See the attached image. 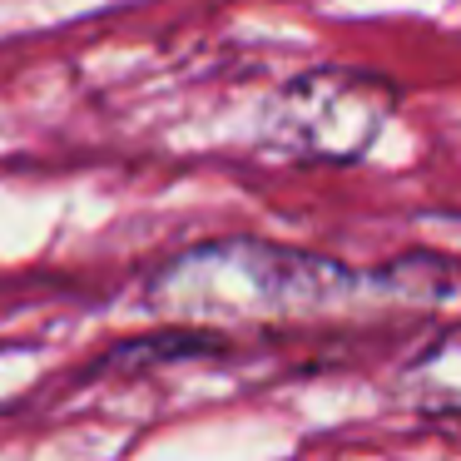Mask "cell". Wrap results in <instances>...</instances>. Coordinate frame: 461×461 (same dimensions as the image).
Listing matches in <instances>:
<instances>
[{"label": "cell", "instance_id": "cell-1", "mask_svg": "<svg viewBox=\"0 0 461 461\" xmlns=\"http://www.w3.org/2000/svg\"><path fill=\"white\" fill-rule=\"evenodd\" d=\"M144 298L169 322L219 332V322H298L357 308L372 298V273L312 249L229 233L159 263Z\"/></svg>", "mask_w": 461, "mask_h": 461}, {"label": "cell", "instance_id": "cell-2", "mask_svg": "<svg viewBox=\"0 0 461 461\" xmlns=\"http://www.w3.org/2000/svg\"><path fill=\"white\" fill-rule=\"evenodd\" d=\"M397 114V85L357 65H312L268 95L258 144L293 164H352Z\"/></svg>", "mask_w": 461, "mask_h": 461}, {"label": "cell", "instance_id": "cell-3", "mask_svg": "<svg viewBox=\"0 0 461 461\" xmlns=\"http://www.w3.org/2000/svg\"><path fill=\"white\" fill-rule=\"evenodd\" d=\"M397 402L417 417H461V322L427 338L397 367Z\"/></svg>", "mask_w": 461, "mask_h": 461}, {"label": "cell", "instance_id": "cell-4", "mask_svg": "<svg viewBox=\"0 0 461 461\" xmlns=\"http://www.w3.org/2000/svg\"><path fill=\"white\" fill-rule=\"evenodd\" d=\"M229 348V338L213 328H174L164 332H149V338H130L100 362L104 372H144V367H164V362H194V357H219Z\"/></svg>", "mask_w": 461, "mask_h": 461}]
</instances>
